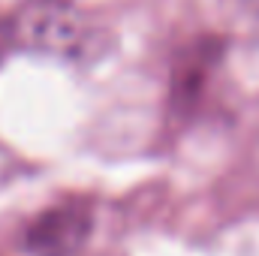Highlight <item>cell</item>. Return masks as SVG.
Instances as JSON below:
<instances>
[{
    "mask_svg": "<svg viewBox=\"0 0 259 256\" xmlns=\"http://www.w3.org/2000/svg\"><path fill=\"white\" fill-rule=\"evenodd\" d=\"M91 232V214L81 205H61L33 220L27 250L36 256H72Z\"/></svg>",
    "mask_w": 259,
    "mask_h": 256,
    "instance_id": "obj_1",
    "label": "cell"
}]
</instances>
